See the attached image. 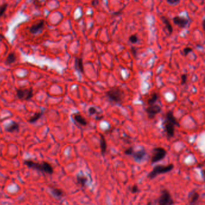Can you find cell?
<instances>
[{"label":"cell","instance_id":"20","mask_svg":"<svg viewBox=\"0 0 205 205\" xmlns=\"http://www.w3.org/2000/svg\"><path fill=\"white\" fill-rule=\"evenodd\" d=\"M76 180H77V182L78 183V184L80 185L81 187H85V185L87 182V178L83 175L77 176Z\"/></svg>","mask_w":205,"mask_h":205},{"label":"cell","instance_id":"16","mask_svg":"<svg viewBox=\"0 0 205 205\" xmlns=\"http://www.w3.org/2000/svg\"><path fill=\"white\" fill-rule=\"evenodd\" d=\"M100 148L101 150V153L105 155L107 149L106 141L105 138V136L103 134H100Z\"/></svg>","mask_w":205,"mask_h":205},{"label":"cell","instance_id":"6","mask_svg":"<svg viewBox=\"0 0 205 205\" xmlns=\"http://www.w3.org/2000/svg\"><path fill=\"white\" fill-rule=\"evenodd\" d=\"M174 204L173 199L170 192L167 190H163L158 199L159 205H173Z\"/></svg>","mask_w":205,"mask_h":205},{"label":"cell","instance_id":"13","mask_svg":"<svg viewBox=\"0 0 205 205\" xmlns=\"http://www.w3.org/2000/svg\"><path fill=\"white\" fill-rule=\"evenodd\" d=\"M73 119L78 123L80 124L81 126H86L87 125V120L84 118V117L79 113H76L73 114Z\"/></svg>","mask_w":205,"mask_h":205},{"label":"cell","instance_id":"12","mask_svg":"<svg viewBox=\"0 0 205 205\" xmlns=\"http://www.w3.org/2000/svg\"><path fill=\"white\" fill-rule=\"evenodd\" d=\"M146 154H147V153H146V150L144 149H141L139 150L134 151V152L132 155V157H133L134 160L135 161L140 162V161H141L144 158Z\"/></svg>","mask_w":205,"mask_h":205},{"label":"cell","instance_id":"27","mask_svg":"<svg viewBox=\"0 0 205 205\" xmlns=\"http://www.w3.org/2000/svg\"><path fill=\"white\" fill-rule=\"evenodd\" d=\"M192 49L191 48H189V47H187V48H184V50H183V51L185 56L188 55L191 52H192Z\"/></svg>","mask_w":205,"mask_h":205},{"label":"cell","instance_id":"26","mask_svg":"<svg viewBox=\"0 0 205 205\" xmlns=\"http://www.w3.org/2000/svg\"><path fill=\"white\" fill-rule=\"evenodd\" d=\"M187 78H188V76H187V75L186 73L182 74L181 75V85H184V84H185L187 83Z\"/></svg>","mask_w":205,"mask_h":205},{"label":"cell","instance_id":"28","mask_svg":"<svg viewBox=\"0 0 205 205\" xmlns=\"http://www.w3.org/2000/svg\"><path fill=\"white\" fill-rule=\"evenodd\" d=\"M167 3L170 5H177L180 3V1L179 0H167Z\"/></svg>","mask_w":205,"mask_h":205},{"label":"cell","instance_id":"9","mask_svg":"<svg viewBox=\"0 0 205 205\" xmlns=\"http://www.w3.org/2000/svg\"><path fill=\"white\" fill-rule=\"evenodd\" d=\"M200 198V194L196 190H192L189 194L188 203L189 205H197Z\"/></svg>","mask_w":205,"mask_h":205},{"label":"cell","instance_id":"24","mask_svg":"<svg viewBox=\"0 0 205 205\" xmlns=\"http://www.w3.org/2000/svg\"><path fill=\"white\" fill-rule=\"evenodd\" d=\"M7 6H8V4L7 3H5L0 7V17H1L3 15V14L6 10Z\"/></svg>","mask_w":205,"mask_h":205},{"label":"cell","instance_id":"1","mask_svg":"<svg viewBox=\"0 0 205 205\" xmlns=\"http://www.w3.org/2000/svg\"><path fill=\"white\" fill-rule=\"evenodd\" d=\"M163 126L167 137L169 139L173 137L174 135L175 126H179V123L174 115L173 111L170 110L165 114Z\"/></svg>","mask_w":205,"mask_h":205},{"label":"cell","instance_id":"32","mask_svg":"<svg viewBox=\"0 0 205 205\" xmlns=\"http://www.w3.org/2000/svg\"><path fill=\"white\" fill-rule=\"evenodd\" d=\"M147 205H152V203H151V202H148V204H147Z\"/></svg>","mask_w":205,"mask_h":205},{"label":"cell","instance_id":"4","mask_svg":"<svg viewBox=\"0 0 205 205\" xmlns=\"http://www.w3.org/2000/svg\"><path fill=\"white\" fill-rule=\"evenodd\" d=\"M173 164L168 165H155L153 169L148 174V178L150 179H153L158 176L160 174L167 173L171 171L174 169Z\"/></svg>","mask_w":205,"mask_h":205},{"label":"cell","instance_id":"30","mask_svg":"<svg viewBox=\"0 0 205 205\" xmlns=\"http://www.w3.org/2000/svg\"><path fill=\"white\" fill-rule=\"evenodd\" d=\"M131 191L133 194H135L139 191V187L137 185H133L131 189Z\"/></svg>","mask_w":205,"mask_h":205},{"label":"cell","instance_id":"2","mask_svg":"<svg viewBox=\"0 0 205 205\" xmlns=\"http://www.w3.org/2000/svg\"><path fill=\"white\" fill-rule=\"evenodd\" d=\"M24 164L28 167L37 170L48 174H52L54 173V169L52 165L51 164L47 162H42V163H39L34 162L30 160H28L24 161Z\"/></svg>","mask_w":205,"mask_h":205},{"label":"cell","instance_id":"21","mask_svg":"<svg viewBox=\"0 0 205 205\" xmlns=\"http://www.w3.org/2000/svg\"><path fill=\"white\" fill-rule=\"evenodd\" d=\"M16 59V55L15 53H10L7 58H6V64H12L13 63L15 60Z\"/></svg>","mask_w":205,"mask_h":205},{"label":"cell","instance_id":"14","mask_svg":"<svg viewBox=\"0 0 205 205\" xmlns=\"http://www.w3.org/2000/svg\"><path fill=\"white\" fill-rule=\"evenodd\" d=\"M161 21H162V22L164 24L165 27L167 28L169 34L171 35L173 32V28L172 25L171 24V23L169 21V19L167 17H165L164 16H162L161 17Z\"/></svg>","mask_w":205,"mask_h":205},{"label":"cell","instance_id":"3","mask_svg":"<svg viewBox=\"0 0 205 205\" xmlns=\"http://www.w3.org/2000/svg\"><path fill=\"white\" fill-rule=\"evenodd\" d=\"M105 95L110 101L116 104H121L123 100L124 92L119 87H113L105 92Z\"/></svg>","mask_w":205,"mask_h":205},{"label":"cell","instance_id":"10","mask_svg":"<svg viewBox=\"0 0 205 205\" xmlns=\"http://www.w3.org/2000/svg\"><path fill=\"white\" fill-rule=\"evenodd\" d=\"M173 21L174 24L177 25L181 28H183L186 27L189 22L188 19L179 16H174L173 18Z\"/></svg>","mask_w":205,"mask_h":205},{"label":"cell","instance_id":"22","mask_svg":"<svg viewBox=\"0 0 205 205\" xmlns=\"http://www.w3.org/2000/svg\"><path fill=\"white\" fill-rule=\"evenodd\" d=\"M43 115V112H38V113H36L34 114L33 116H32L31 118L28 120V122L29 123H33L36 122H37L38 119H39L42 115Z\"/></svg>","mask_w":205,"mask_h":205},{"label":"cell","instance_id":"25","mask_svg":"<svg viewBox=\"0 0 205 205\" xmlns=\"http://www.w3.org/2000/svg\"><path fill=\"white\" fill-rule=\"evenodd\" d=\"M134 152V149L132 147H130L128 149H126L125 151H124V153L126 155H128V156H132L133 153Z\"/></svg>","mask_w":205,"mask_h":205},{"label":"cell","instance_id":"23","mask_svg":"<svg viewBox=\"0 0 205 205\" xmlns=\"http://www.w3.org/2000/svg\"><path fill=\"white\" fill-rule=\"evenodd\" d=\"M129 41L131 43H135L138 42L139 41V38L136 34H132L131 35L129 38Z\"/></svg>","mask_w":205,"mask_h":205},{"label":"cell","instance_id":"11","mask_svg":"<svg viewBox=\"0 0 205 205\" xmlns=\"http://www.w3.org/2000/svg\"><path fill=\"white\" fill-rule=\"evenodd\" d=\"M45 25V21L44 20H41V21L38 22V23L33 25L30 28V32L33 34H36L38 33H40L43 28Z\"/></svg>","mask_w":205,"mask_h":205},{"label":"cell","instance_id":"8","mask_svg":"<svg viewBox=\"0 0 205 205\" xmlns=\"http://www.w3.org/2000/svg\"><path fill=\"white\" fill-rule=\"evenodd\" d=\"M145 111L148 114V118L152 119L155 118L156 115H157L161 111V106L157 104L148 105L147 108L145 109Z\"/></svg>","mask_w":205,"mask_h":205},{"label":"cell","instance_id":"15","mask_svg":"<svg viewBox=\"0 0 205 205\" xmlns=\"http://www.w3.org/2000/svg\"><path fill=\"white\" fill-rule=\"evenodd\" d=\"M19 130V125L17 123L15 122H12L6 128V131L8 132H18Z\"/></svg>","mask_w":205,"mask_h":205},{"label":"cell","instance_id":"29","mask_svg":"<svg viewBox=\"0 0 205 205\" xmlns=\"http://www.w3.org/2000/svg\"><path fill=\"white\" fill-rule=\"evenodd\" d=\"M89 113L90 115H93L97 113V110L94 106H90L89 108Z\"/></svg>","mask_w":205,"mask_h":205},{"label":"cell","instance_id":"17","mask_svg":"<svg viewBox=\"0 0 205 205\" xmlns=\"http://www.w3.org/2000/svg\"><path fill=\"white\" fill-rule=\"evenodd\" d=\"M75 68L77 71L81 73H84V64L83 58L81 57L76 58L75 59Z\"/></svg>","mask_w":205,"mask_h":205},{"label":"cell","instance_id":"31","mask_svg":"<svg viewBox=\"0 0 205 205\" xmlns=\"http://www.w3.org/2000/svg\"><path fill=\"white\" fill-rule=\"evenodd\" d=\"M131 51H132V53L133 56L136 58V54H137V49L135 47H132L131 48Z\"/></svg>","mask_w":205,"mask_h":205},{"label":"cell","instance_id":"18","mask_svg":"<svg viewBox=\"0 0 205 205\" xmlns=\"http://www.w3.org/2000/svg\"><path fill=\"white\" fill-rule=\"evenodd\" d=\"M51 191L54 196L57 198H61L64 196V191L60 188L51 187Z\"/></svg>","mask_w":205,"mask_h":205},{"label":"cell","instance_id":"7","mask_svg":"<svg viewBox=\"0 0 205 205\" xmlns=\"http://www.w3.org/2000/svg\"><path fill=\"white\" fill-rule=\"evenodd\" d=\"M16 95L19 99L28 101L31 99L33 96V90L32 88L28 89H19L16 90Z\"/></svg>","mask_w":205,"mask_h":205},{"label":"cell","instance_id":"19","mask_svg":"<svg viewBox=\"0 0 205 205\" xmlns=\"http://www.w3.org/2000/svg\"><path fill=\"white\" fill-rule=\"evenodd\" d=\"M159 99V95L157 93H153L150 98L148 100V105H151L156 104Z\"/></svg>","mask_w":205,"mask_h":205},{"label":"cell","instance_id":"5","mask_svg":"<svg viewBox=\"0 0 205 205\" xmlns=\"http://www.w3.org/2000/svg\"><path fill=\"white\" fill-rule=\"evenodd\" d=\"M152 153L153 155L151 157L150 161L152 164H155L162 160L165 157L167 152L163 148L157 147L153 149Z\"/></svg>","mask_w":205,"mask_h":205}]
</instances>
